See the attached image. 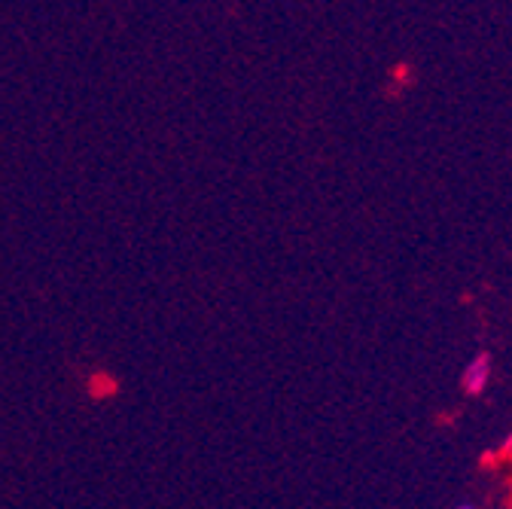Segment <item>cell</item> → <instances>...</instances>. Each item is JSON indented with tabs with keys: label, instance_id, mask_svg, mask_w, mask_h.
<instances>
[{
	"label": "cell",
	"instance_id": "7a4b0ae2",
	"mask_svg": "<svg viewBox=\"0 0 512 509\" xmlns=\"http://www.w3.org/2000/svg\"><path fill=\"white\" fill-rule=\"evenodd\" d=\"M503 452H506V455H512V433H509V436H506V442H503Z\"/></svg>",
	"mask_w": 512,
	"mask_h": 509
},
{
	"label": "cell",
	"instance_id": "6da1fadb",
	"mask_svg": "<svg viewBox=\"0 0 512 509\" xmlns=\"http://www.w3.org/2000/svg\"><path fill=\"white\" fill-rule=\"evenodd\" d=\"M491 375H494V357L491 351H479L461 372V388L467 397H482L491 385Z\"/></svg>",
	"mask_w": 512,
	"mask_h": 509
},
{
	"label": "cell",
	"instance_id": "3957f363",
	"mask_svg": "<svg viewBox=\"0 0 512 509\" xmlns=\"http://www.w3.org/2000/svg\"><path fill=\"white\" fill-rule=\"evenodd\" d=\"M455 509H482V506H479V503H467V500H464V503H458Z\"/></svg>",
	"mask_w": 512,
	"mask_h": 509
}]
</instances>
